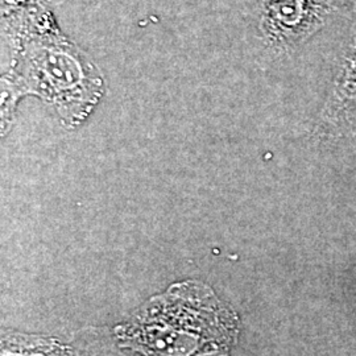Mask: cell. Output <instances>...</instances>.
<instances>
[{
    "label": "cell",
    "mask_w": 356,
    "mask_h": 356,
    "mask_svg": "<svg viewBox=\"0 0 356 356\" xmlns=\"http://www.w3.org/2000/svg\"><path fill=\"white\" fill-rule=\"evenodd\" d=\"M241 330L235 309L201 280L170 284L113 327L136 356H231Z\"/></svg>",
    "instance_id": "obj_1"
},
{
    "label": "cell",
    "mask_w": 356,
    "mask_h": 356,
    "mask_svg": "<svg viewBox=\"0 0 356 356\" xmlns=\"http://www.w3.org/2000/svg\"><path fill=\"white\" fill-rule=\"evenodd\" d=\"M0 356H76L73 344L58 337L3 329Z\"/></svg>",
    "instance_id": "obj_2"
},
{
    "label": "cell",
    "mask_w": 356,
    "mask_h": 356,
    "mask_svg": "<svg viewBox=\"0 0 356 356\" xmlns=\"http://www.w3.org/2000/svg\"><path fill=\"white\" fill-rule=\"evenodd\" d=\"M76 356H136L123 348L115 338L113 327H85L73 338Z\"/></svg>",
    "instance_id": "obj_3"
},
{
    "label": "cell",
    "mask_w": 356,
    "mask_h": 356,
    "mask_svg": "<svg viewBox=\"0 0 356 356\" xmlns=\"http://www.w3.org/2000/svg\"><path fill=\"white\" fill-rule=\"evenodd\" d=\"M330 108L337 114L356 108V42L353 51L344 58L343 69L338 76Z\"/></svg>",
    "instance_id": "obj_4"
},
{
    "label": "cell",
    "mask_w": 356,
    "mask_h": 356,
    "mask_svg": "<svg viewBox=\"0 0 356 356\" xmlns=\"http://www.w3.org/2000/svg\"><path fill=\"white\" fill-rule=\"evenodd\" d=\"M354 289H355V298H356V279H355V284H354Z\"/></svg>",
    "instance_id": "obj_5"
}]
</instances>
